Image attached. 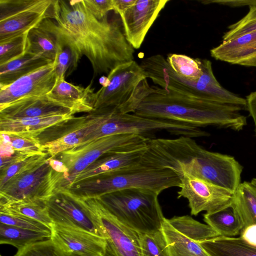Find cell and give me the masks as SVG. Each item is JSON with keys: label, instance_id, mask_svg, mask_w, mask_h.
Wrapping results in <instances>:
<instances>
[{"label": "cell", "instance_id": "6da1fadb", "mask_svg": "<svg viewBox=\"0 0 256 256\" xmlns=\"http://www.w3.org/2000/svg\"><path fill=\"white\" fill-rule=\"evenodd\" d=\"M42 25L68 46L72 53L71 74L85 56L94 76L109 73L118 66L134 60V49L126 40L117 20L108 16L99 20L86 8L83 0H56L53 18Z\"/></svg>", "mask_w": 256, "mask_h": 256}, {"label": "cell", "instance_id": "7a4b0ae2", "mask_svg": "<svg viewBox=\"0 0 256 256\" xmlns=\"http://www.w3.org/2000/svg\"><path fill=\"white\" fill-rule=\"evenodd\" d=\"M140 162L170 169L179 178L186 172L233 192L241 183L242 166L233 156L208 150L188 136L150 138Z\"/></svg>", "mask_w": 256, "mask_h": 256}, {"label": "cell", "instance_id": "3957f363", "mask_svg": "<svg viewBox=\"0 0 256 256\" xmlns=\"http://www.w3.org/2000/svg\"><path fill=\"white\" fill-rule=\"evenodd\" d=\"M152 92L134 114L151 118L171 120L197 127L214 126L240 131L246 125L242 106L218 103L152 86Z\"/></svg>", "mask_w": 256, "mask_h": 256}, {"label": "cell", "instance_id": "277c9868", "mask_svg": "<svg viewBox=\"0 0 256 256\" xmlns=\"http://www.w3.org/2000/svg\"><path fill=\"white\" fill-rule=\"evenodd\" d=\"M202 74L197 80H188L176 74L166 59L155 54L142 59L140 64L146 78L168 90L218 103L242 106L246 109V99L222 87L216 79L210 61L201 59Z\"/></svg>", "mask_w": 256, "mask_h": 256}, {"label": "cell", "instance_id": "5b68a950", "mask_svg": "<svg viewBox=\"0 0 256 256\" xmlns=\"http://www.w3.org/2000/svg\"><path fill=\"white\" fill-rule=\"evenodd\" d=\"M180 183L179 176L172 170L140 162L84 180L66 188L78 197L93 198L132 188L150 190L160 194L167 188L179 187Z\"/></svg>", "mask_w": 256, "mask_h": 256}, {"label": "cell", "instance_id": "8992f818", "mask_svg": "<svg viewBox=\"0 0 256 256\" xmlns=\"http://www.w3.org/2000/svg\"><path fill=\"white\" fill-rule=\"evenodd\" d=\"M159 194L150 190L132 188L96 198L120 222L140 234H146L162 230L164 217Z\"/></svg>", "mask_w": 256, "mask_h": 256}, {"label": "cell", "instance_id": "52a82bcc", "mask_svg": "<svg viewBox=\"0 0 256 256\" xmlns=\"http://www.w3.org/2000/svg\"><path fill=\"white\" fill-rule=\"evenodd\" d=\"M158 130L192 138L207 136L209 134L199 127L171 120L145 118L134 113H120L116 107L105 108V116L100 125L88 134L79 145L104 136L120 134L145 136Z\"/></svg>", "mask_w": 256, "mask_h": 256}, {"label": "cell", "instance_id": "ba28073f", "mask_svg": "<svg viewBox=\"0 0 256 256\" xmlns=\"http://www.w3.org/2000/svg\"><path fill=\"white\" fill-rule=\"evenodd\" d=\"M150 140L144 136L132 134L110 135L58 154L54 158L60 160L66 168L60 188L68 187L76 176L104 154L113 152L146 148Z\"/></svg>", "mask_w": 256, "mask_h": 256}, {"label": "cell", "instance_id": "9c48e42d", "mask_svg": "<svg viewBox=\"0 0 256 256\" xmlns=\"http://www.w3.org/2000/svg\"><path fill=\"white\" fill-rule=\"evenodd\" d=\"M48 155L22 170L0 188V202H47L60 187L64 174L51 165Z\"/></svg>", "mask_w": 256, "mask_h": 256}, {"label": "cell", "instance_id": "30bf717a", "mask_svg": "<svg viewBox=\"0 0 256 256\" xmlns=\"http://www.w3.org/2000/svg\"><path fill=\"white\" fill-rule=\"evenodd\" d=\"M56 0H0V41L28 33L53 18Z\"/></svg>", "mask_w": 256, "mask_h": 256}, {"label": "cell", "instance_id": "8fae6325", "mask_svg": "<svg viewBox=\"0 0 256 256\" xmlns=\"http://www.w3.org/2000/svg\"><path fill=\"white\" fill-rule=\"evenodd\" d=\"M162 231L170 256H209L200 242L220 236L208 224L188 215L164 218Z\"/></svg>", "mask_w": 256, "mask_h": 256}, {"label": "cell", "instance_id": "7c38bea8", "mask_svg": "<svg viewBox=\"0 0 256 256\" xmlns=\"http://www.w3.org/2000/svg\"><path fill=\"white\" fill-rule=\"evenodd\" d=\"M48 215L53 224L81 229L106 239L104 229L95 212L82 198L58 188L47 201Z\"/></svg>", "mask_w": 256, "mask_h": 256}, {"label": "cell", "instance_id": "4fadbf2b", "mask_svg": "<svg viewBox=\"0 0 256 256\" xmlns=\"http://www.w3.org/2000/svg\"><path fill=\"white\" fill-rule=\"evenodd\" d=\"M107 76L110 80L108 86L102 87L94 94V110L124 104L135 95L142 81L147 78L140 64L134 60L118 66Z\"/></svg>", "mask_w": 256, "mask_h": 256}, {"label": "cell", "instance_id": "5bb4252c", "mask_svg": "<svg viewBox=\"0 0 256 256\" xmlns=\"http://www.w3.org/2000/svg\"><path fill=\"white\" fill-rule=\"evenodd\" d=\"M180 178L178 198L188 200L192 215L214 212L232 202L234 193L226 189L186 172Z\"/></svg>", "mask_w": 256, "mask_h": 256}, {"label": "cell", "instance_id": "9a60e30c", "mask_svg": "<svg viewBox=\"0 0 256 256\" xmlns=\"http://www.w3.org/2000/svg\"><path fill=\"white\" fill-rule=\"evenodd\" d=\"M82 198L96 214L104 229L107 244L104 256H140V233L120 222L97 198Z\"/></svg>", "mask_w": 256, "mask_h": 256}, {"label": "cell", "instance_id": "2e32d148", "mask_svg": "<svg viewBox=\"0 0 256 256\" xmlns=\"http://www.w3.org/2000/svg\"><path fill=\"white\" fill-rule=\"evenodd\" d=\"M57 80L54 61L8 85L0 86V109L23 98L46 96L54 87Z\"/></svg>", "mask_w": 256, "mask_h": 256}, {"label": "cell", "instance_id": "e0dca14e", "mask_svg": "<svg viewBox=\"0 0 256 256\" xmlns=\"http://www.w3.org/2000/svg\"><path fill=\"white\" fill-rule=\"evenodd\" d=\"M170 0H136L120 16L124 34L134 49L143 43L150 27Z\"/></svg>", "mask_w": 256, "mask_h": 256}, {"label": "cell", "instance_id": "ac0fdd59", "mask_svg": "<svg viewBox=\"0 0 256 256\" xmlns=\"http://www.w3.org/2000/svg\"><path fill=\"white\" fill-rule=\"evenodd\" d=\"M51 240L66 252L86 256H104L106 239L86 230L53 224Z\"/></svg>", "mask_w": 256, "mask_h": 256}, {"label": "cell", "instance_id": "d6986e66", "mask_svg": "<svg viewBox=\"0 0 256 256\" xmlns=\"http://www.w3.org/2000/svg\"><path fill=\"white\" fill-rule=\"evenodd\" d=\"M104 108L94 110L89 114L77 118L74 126L59 138L43 144L44 152L52 157L80 144L84 138L96 130L102 122Z\"/></svg>", "mask_w": 256, "mask_h": 256}, {"label": "cell", "instance_id": "ffe728a7", "mask_svg": "<svg viewBox=\"0 0 256 256\" xmlns=\"http://www.w3.org/2000/svg\"><path fill=\"white\" fill-rule=\"evenodd\" d=\"M210 54L216 60L256 68V30L222 42Z\"/></svg>", "mask_w": 256, "mask_h": 256}, {"label": "cell", "instance_id": "44dd1931", "mask_svg": "<svg viewBox=\"0 0 256 256\" xmlns=\"http://www.w3.org/2000/svg\"><path fill=\"white\" fill-rule=\"evenodd\" d=\"M92 81L86 88L76 86L65 80L57 81L53 89L46 94L52 102L69 109L74 114L78 112H90L94 107V89Z\"/></svg>", "mask_w": 256, "mask_h": 256}, {"label": "cell", "instance_id": "7402d4cb", "mask_svg": "<svg viewBox=\"0 0 256 256\" xmlns=\"http://www.w3.org/2000/svg\"><path fill=\"white\" fill-rule=\"evenodd\" d=\"M73 114L68 108L50 101L46 95L23 98L0 109V118H20Z\"/></svg>", "mask_w": 256, "mask_h": 256}, {"label": "cell", "instance_id": "603a6c76", "mask_svg": "<svg viewBox=\"0 0 256 256\" xmlns=\"http://www.w3.org/2000/svg\"><path fill=\"white\" fill-rule=\"evenodd\" d=\"M146 148L107 153L76 176L68 186L102 174L140 164Z\"/></svg>", "mask_w": 256, "mask_h": 256}, {"label": "cell", "instance_id": "cb8c5ba5", "mask_svg": "<svg viewBox=\"0 0 256 256\" xmlns=\"http://www.w3.org/2000/svg\"><path fill=\"white\" fill-rule=\"evenodd\" d=\"M72 114L7 118H0V132L38 137L46 130L74 119Z\"/></svg>", "mask_w": 256, "mask_h": 256}, {"label": "cell", "instance_id": "d4e9b609", "mask_svg": "<svg viewBox=\"0 0 256 256\" xmlns=\"http://www.w3.org/2000/svg\"><path fill=\"white\" fill-rule=\"evenodd\" d=\"M209 256H256V245L240 236H218L200 242Z\"/></svg>", "mask_w": 256, "mask_h": 256}, {"label": "cell", "instance_id": "484cf974", "mask_svg": "<svg viewBox=\"0 0 256 256\" xmlns=\"http://www.w3.org/2000/svg\"><path fill=\"white\" fill-rule=\"evenodd\" d=\"M52 62L41 55L26 52L18 58L0 65V86L8 85Z\"/></svg>", "mask_w": 256, "mask_h": 256}, {"label": "cell", "instance_id": "4316f807", "mask_svg": "<svg viewBox=\"0 0 256 256\" xmlns=\"http://www.w3.org/2000/svg\"><path fill=\"white\" fill-rule=\"evenodd\" d=\"M204 220L221 236H235L244 227L243 220L232 202L214 212L206 213Z\"/></svg>", "mask_w": 256, "mask_h": 256}, {"label": "cell", "instance_id": "83f0119b", "mask_svg": "<svg viewBox=\"0 0 256 256\" xmlns=\"http://www.w3.org/2000/svg\"><path fill=\"white\" fill-rule=\"evenodd\" d=\"M58 43L56 36L41 22L28 33L26 52L41 55L54 62L58 51Z\"/></svg>", "mask_w": 256, "mask_h": 256}, {"label": "cell", "instance_id": "f1b7e54d", "mask_svg": "<svg viewBox=\"0 0 256 256\" xmlns=\"http://www.w3.org/2000/svg\"><path fill=\"white\" fill-rule=\"evenodd\" d=\"M47 202H0V213L18 214L38 220L52 228L53 222L48 213Z\"/></svg>", "mask_w": 256, "mask_h": 256}, {"label": "cell", "instance_id": "f546056e", "mask_svg": "<svg viewBox=\"0 0 256 256\" xmlns=\"http://www.w3.org/2000/svg\"><path fill=\"white\" fill-rule=\"evenodd\" d=\"M52 233L24 229L0 223V244L20 250L34 243L50 239Z\"/></svg>", "mask_w": 256, "mask_h": 256}, {"label": "cell", "instance_id": "4dcf8cb0", "mask_svg": "<svg viewBox=\"0 0 256 256\" xmlns=\"http://www.w3.org/2000/svg\"><path fill=\"white\" fill-rule=\"evenodd\" d=\"M232 204L241 216L244 227L256 224V186L251 182L240 183L234 194Z\"/></svg>", "mask_w": 256, "mask_h": 256}, {"label": "cell", "instance_id": "1f68e13d", "mask_svg": "<svg viewBox=\"0 0 256 256\" xmlns=\"http://www.w3.org/2000/svg\"><path fill=\"white\" fill-rule=\"evenodd\" d=\"M166 60L176 74L188 80H197L202 74L197 58L184 54H170L168 55Z\"/></svg>", "mask_w": 256, "mask_h": 256}, {"label": "cell", "instance_id": "d6a6232c", "mask_svg": "<svg viewBox=\"0 0 256 256\" xmlns=\"http://www.w3.org/2000/svg\"><path fill=\"white\" fill-rule=\"evenodd\" d=\"M140 256H170L164 236L162 230L140 234Z\"/></svg>", "mask_w": 256, "mask_h": 256}, {"label": "cell", "instance_id": "836d02e7", "mask_svg": "<svg viewBox=\"0 0 256 256\" xmlns=\"http://www.w3.org/2000/svg\"><path fill=\"white\" fill-rule=\"evenodd\" d=\"M27 35L28 33L0 41V65L26 53Z\"/></svg>", "mask_w": 256, "mask_h": 256}, {"label": "cell", "instance_id": "e575fe53", "mask_svg": "<svg viewBox=\"0 0 256 256\" xmlns=\"http://www.w3.org/2000/svg\"><path fill=\"white\" fill-rule=\"evenodd\" d=\"M14 256H70L51 238L28 246L20 250Z\"/></svg>", "mask_w": 256, "mask_h": 256}, {"label": "cell", "instance_id": "d590c367", "mask_svg": "<svg viewBox=\"0 0 256 256\" xmlns=\"http://www.w3.org/2000/svg\"><path fill=\"white\" fill-rule=\"evenodd\" d=\"M248 14L236 22L230 25L222 37V42L256 30V4L249 6Z\"/></svg>", "mask_w": 256, "mask_h": 256}, {"label": "cell", "instance_id": "8d00e7d4", "mask_svg": "<svg viewBox=\"0 0 256 256\" xmlns=\"http://www.w3.org/2000/svg\"><path fill=\"white\" fill-rule=\"evenodd\" d=\"M6 134L15 151L32 155L46 153L44 152L43 144L36 137L12 133Z\"/></svg>", "mask_w": 256, "mask_h": 256}, {"label": "cell", "instance_id": "74e56055", "mask_svg": "<svg viewBox=\"0 0 256 256\" xmlns=\"http://www.w3.org/2000/svg\"><path fill=\"white\" fill-rule=\"evenodd\" d=\"M48 154L28 155L10 164L5 168L0 170V188L17 174L24 170L42 160Z\"/></svg>", "mask_w": 256, "mask_h": 256}, {"label": "cell", "instance_id": "f35d334b", "mask_svg": "<svg viewBox=\"0 0 256 256\" xmlns=\"http://www.w3.org/2000/svg\"><path fill=\"white\" fill-rule=\"evenodd\" d=\"M0 223L24 229L52 233V228L46 224L24 216L0 213Z\"/></svg>", "mask_w": 256, "mask_h": 256}, {"label": "cell", "instance_id": "ab89813d", "mask_svg": "<svg viewBox=\"0 0 256 256\" xmlns=\"http://www.w3.org/2000/svg\"><path fill=\"white\" fill-rule=\"evenodd\" d=\"M56 74L58 80H65L66 74L70 69L72 64V53L66 46L58 41V51L54 60Z\"/></svg>", "mask_w": 256, "mask_h": 256}, {"label": "cell", "instance_id": "60d3db41", "mask_svg": "<svg viewBox=\"0 0 256 256\" xmlns=\"http://www.w3.org/2000/svg\"><path fill=\"white\" fill-rule=\"evenodd\" d=\"M90 12L97 19L100 20L108 16L110 10H114L112 0H83Z\"/></svg>", "mask_w": 256, "mask_h": 256}, {"label": "cell", "instance_id": "b9f144b4", "mask_svg": "<svg viewBox=\"0 0 256 256\" xmlns=\"http://www.w3.org/2000/svg\"><path fill=\"white\" fill-rule=\"evenodd\" d=\"M204 4H217L232 8L251 6L256 4V0H208L201 2Z\"/></svg>", "mask_w": 256, "mask_h": 256}, {"label": "cell", "instance_id": "7bdbcfd3", "mask_svg": "<svg viewBox=\"0 0 256 256\" xmlns=\"http://www.w3.org/2000/svg\"><path fill=\"white\" fill-rule=\"evenodd\" d=\"M240 236L247 242L256 245V224L245 226L241 230Z\"/></svg>", "mask_w": 256, "mask_h": 256}, {"label": "cell", "instance_id": "ee69618b", "mask_svg": "<svg viewBox=\"0 0 256 256\" xmlns=\"http://www.w3.org/2000/svg\"><path fill=\"white\" fill-rule=\"evenodd\" d=\"M136 0H112L114 10L115 13L122 16L134 4Z\"/></svg>", "mask_w": 256, "mask_h": 256}, {"label": "cell", "instance_id": "f6af8a7d", "mask_svg": "<svg viewBox=\"0 0 256 256\" xmlns=\"http://www.w3.org/2000/svg\"><path fill=\"white\" fill-rule=\"evenodd\" d=\"M246 108L254 120L256 133V90L250 92L246 98Z\"/></svg>", "mask_w": 256, "mask_h": 256}, {"label": "cell", "instance_id": "bcb514c9", "mask_svg": "<svg viewBox=\"0 0 256 256\" xmlns=\"http://www.w3.org/2000/svg\"><path fill=\"white\" fill-rule=\"evenodd\" d=\"M99 82L102 87H106L110 83V80L107 76H102L99 79Z\"/></svg>", "mask_w": 256, "mask_h": 256}, {"label": "cell", "instance_id": "7dc6e473", "mask_svg": "<svg viewBox=\"0 0 256 256\" xmlns=\"http://www.w3.org/2000/svg\"><path fill=\"white\" fill-rule=\"evenodd\" d=\"M70 256H84V255H81V254H74V253H71V254H70Z\"/></svg>", "mask_w": 256, "mask_h": 256}, {"label": "cell", "instance_id": "c3c4849f", "mask_svg": "<svg viewBox=\"0 0 256 256\" xmlns=\"http://www.w3.org/2000/svg\"><path fill=\"white\" fill-rule=\"evenodd\" d=\"M250 182L256 186V178H252Z\"/></svg>", "mask_w": 256, "mask_h": 256}, {"label": "cell", "instance_id": "681fc988", "mask_svg": "<svg viewBox=\"0 0 256 256\" xmlns=\"http://www.w3.org/2000/svg\"></svg>", "mask_w": 256, "mask_h": 256}]
</instances>
